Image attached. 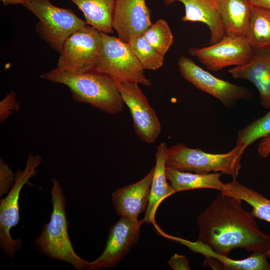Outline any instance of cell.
Instances as JSON below:
<instances>
[{
    "label": "cell",
    "instance_id": "obj_16",
    "mask_svg": "<svg viewBox=\"0 0 270 270\" xmlns=\"http://www.w3.org/2000/svg\"><path fill=\"white\" fill-rule=\"evenodd\" d=\"M176 2H180L184 6V14L182 18V21L202 22L208 27L210 34V45L219 42L226 35L216 0H164L166 6Z\"/></svg>",
    "mask_w": 270,
    "mask_h": 270
},
{
    "label": "cell",
    "instance_id": "obj_11",
    "mask_svg": "<svg viewBox=\"0 0 270 270\" xmlns=\"http://www.w3.org/2000/svg\"><path fill=\"white\" fill-rule=\"evenodd\" d=\"M116 80L122 101L130 110L135 132L142 140L154 142L162 131L161 124L138 84Z\"/></svg>",
    "mask_w": 270,
    "mask_h": 270
},
{
    "label": "cell",
    "instance_id": "obj_8",
    "mask_svg": "<svg viewBox=\"0 0 270 270\" xmlns=\"http://www.w3.org/2000/svg\"><path fill=\"white\" fill-rule=\"evenodd\" d=\"M178 64L185 80L218 99L226 108L232 107L238 100H249L253 97L250 88L214 76L184 56L180 58Z\"/></svg>",
    "mask_w": 270,
    "mask_h": 270
},
{
    "label": "cell",
    "instance_id": "obj_10",
    "mask_svg": "<svg viewBox=\"0 0 270 270\" xmlns=\"http://www.w3.org/2000/svg\"><path fill=\"white\" fill-rule=\"evenodd\" d=\"M253 50L246 36L226 34L215 44L202 48H192L188 52L208 70L215 72L228 66L246 64Z\"/></svg>",
    "mask_w": 270,
    "mask_h": 270
},
{
    "label": "cell",
    "instance_id": "obj_27",
    "mask_svg": "<svg viewBox=\"0 0 270 270\" xmlns=\"http://www.w3.org/2000/svg\"><path fill=\"white\" fill-rule=\"evenodd\" d=\"M16 178L10 166L2 160H0V196L7 193L13 186Z\"/></svg>",
    "mask_w": 270,
    "mask_h": 270
},
{
    "label": "cell",
    "instance_id": "obj_5",
    "mask_svg": "<svg viewBox=\"0 0 270 270\" xmlns=\"http://www.w3.org/2000/svg\"><path fill=\"white\" fill-rule=\"evenodd\" d=\"M22 6L38 19L36 30L40 37L60 53L68 38L87 24L72 10L56 6L49 0H29Z\"/></svg>",
    "mask_w": 270,
    "mask_h": 270
},
{
    "label": "cell",
    "instance_id": "obj_9",
    "mask_svg": "<svg viewBox=\"0 0 270 270\" xmlns=\"http://www.w3.org/2000/svg\"><path fill=\"white\" fill-rule=\"evenodd\" d=\"M100 32L86 24L66 40L57 68L73 72L94 70L102 48Z\"/></svg>",
    "mask_w": 270,
    "mask_h": 270
},
{
    "label": "cell",
    "instance_id": "obj_12",
    "mask_svg": "<svg viewBox=\"0 0 270 270\" xmlns=\"http://www.w3.org/2000/svg\"><path fill=\"white\" fill-rule=\"evenodd\" d=\"M144 220H134L126 216L120 219L110 230L104 250L88 270H98L116 266L138 242L140 226Z\"/></svg>",
    "mask_w": 270,
    "mask_h": 270
},
{
    "label": "cell",
    "instance_id": "obj_19",
    "mask_svg": "<svg viewBox=\"0 0 270 270\" xmlns=\"http://www.w3.org/2000/svg\"><path fill=\"white\" fill-rule=\"evenodd\" d=\"M222 173H192L166 168V175L175 192L200 188H210L220 192L224 186L220 179Z\"/></svg>",
    "mask_w": 270,
    "mask_h": 270
},
{
    "label": "cell",
    "instance_id": "obj_4",
    "mask_svg": "<svg viewBox=\"0 0 270 270\" xmlns=\"http://www.w3.org/2000/svg\"><path fill=\"white\" fill-rule=\"evenodd\" d=\"M245 150L236 145L228 152L211 154L179 143L168 148L166 166L184 172H221L236 178L242 168L241 160Z\"/></svg>",
    "mask_w": 270,
    "mask_h": 270
},
{
    "label": "cell",
    "instance_id": "obj_24",
    "mask_svg": "<svg viewBox=\"0 0 270 270\" xmlns=\"http://www.w3.org/2000/svg\"><path fill=\"white\" fill-rule=\"evenodd\" d=\"M142 35L155 50L164 56L174 42L171 30L167 22L162 19L152 24Z\"/></svg>",
    "mask_w": 270,
    "mask_h": 270
},
{
    "label": "cell",
    "instance_id": "obj_13",
    "mask_svg": "<svg viewBox=\"0 0 270 270\" xmlns=\"http://www.w3.org/2000/svg\"><path fill=\"white\" fill-rule=\"evenodd\" d=\"M152 24L151 12L146 0H116L112 28L121 40L128 44Z\"/></svg>",
    "mask_w": 270,
    "mask_h": 270
},
{
    "label": "cell",
    "instance_id": "obj_26",
    "mask_svg": "<svg viewBox=\"0 0 270 270\" xmlns=\"http://www.w3.org/2000/svg\"><path fill=\"white\" fill-rule=\"evenodd\" d=\"M20 109L16 99V92H10L0 102V122L2 124L8 118Z\"/></svg>",
    "mask_w": 270,
    "mask_h": 270
},
{
    "label": "cell",
    "instance_id": "obj_6",
    "mask_svg": "<svg viewBox=\"0 0 270 270\" xmlns=\"http://www.w3.org/2000/svg\"><path fill=\"white\" fill-rule=\"evenodd\" d=\"M102 48L94 69L115 80H124L151 86V81L128 44L118 38L100 32Z\"/></svg>",
    "mask_w": 270,
    "mask_h": 270
},
{
    "label": "cell",
    "instance_id": "obj_29",
    "mask_svg": "<svg viewBox=\"0 0 270 270\" xmlns=\"http://www.w3.org/2000/svg\"><path fill=\"white\" fill-rule=\"evenodd\" d=\"M258 152L260 156L266 158L270 154V134L261 139L258 146Z\"/></svg>",
    "mask_w": 270,
    "mask_h": 270
},
{
    "label": "cell",
    "instance_id": "obj_21",
    "mask_svg": "<svg viewBox=\"0 0 270 270\" xmlns=\"http://www.w3.org/2000/svg\"><path fill=\"white\" fill-rule=\"evenodd\" d=\"M220 192L244 201L252 206L254 217L270 222V199L260 192L242 184L236 178L224 184Z\"/></svg>",
    "mask_w": 270,
    "mask_h": 270
},
{
    "label": "cell",
    "instance_id": "obj_15",
    "mask_svg": "<svg viewBox=\"0 0 270 270\" xmlns=\"http://www.w3.org/2000/svg\"><path fill=\"white\" fill-rule=\"evenodd\" d=\"M154 172L152 168L140 180L112 193V202L118 214L138 220V216L146 208L148 203Z\"/></svg>",
    "mask_w": 270,
    "mask_h": 270
},
{
    "label": "cell",
    "instance_id": "obj_30",
    "mask_svg": "<svg viewBox=\"0 0 270 270\" xmlns=\"http://www.w3.org/2000/svg\"><path fill=\"white\" fill-rule=\"evenodd\" d=\"M251 4L268 8L270 10V0H249Z\"/></svg>",
    "mask_w": 270,
    "mask_h": 270
},
{
    "label": "cell",
    "instance_id": "obj_1",
    "mask_svg": "<svg viewBox=\"0 0 270 270\" xmlns=\"http://www.w3.org/2000/svg\"><path fill=\"white\" fill-rule=\"evenodd\" d=\"M255 218L242 200L220 192L196 218V241L224 256L238 248L267 254L270 236L259 228Z\"/></svg>",
    "mask_w": 270,
    "mask_h": 270
},
{
    "label": "cell",
    "instance_id": "obj_23",
    "mask_svg": "<svg viewBox=\"0 0 270 270\" xmlns=\"http://www.w3.org/2000/svg\"><path fill=\"white\" fill-rule=\"evenodd\" d=\"M128 44L144 70H156L163 66L164 56L157 52L142 34L133 38Z\"/></svg>",
    "mask_w": 270,
    "mask_h": 270
},
{
    "label": "cell",
    "instance_id": "obj_17",
    "mask_svg": "<svg viewBox=\"0 0 270 270\" xmlns=\"http://www.w3.org/2000/svg\"><path fill=\"white\" fill-rule=\"evenodd\" d=\"M168 148L165 142H161L157 147L156 165L152 182L150 199L143 220L148 224H155L156 211L161 202L176 192L166 175V161Z\"/></svg>",
    "mask_w": 270,
    "mask_h": 270
},
{
    "label": "cell",
    "instance_id": "obj_20",
    "mask_svg": "<svg viewBox=\"0 0 270 270\" xmlns=\"http://www.w3.org/2000/svg\"><path fill=\"white\" fill-rule=\"evenodd\" d=\"M83 13L86 22L100 32H114L112 19L116 0H70Z\"/></svg>",
    "mask_w": 270,
    "mask_h": 270
},
{
    "label": "cell",
    "instance_id": "obj_28",
    "mask_svg": "<svg viewBox=\"0 0 270 270\" xmlns=\"http://www.w3.org/2000/svg\"><path fill=\"white\" fill-rule=\"evenodd\" d=\"M170 266L174 270H189L188 260L184 256L175 254L168 262Z\"/></svg>",
    "mask_w": 270,
    "mask_h": 270
},
{
    "label": "cell",
    "instance_id": "obj_7",
    "mask_svg": "<svg viewBox=\"0 0 270 270\" xmlns=\"http://www.w3.org/2000/svg\"><path fill=\"white\" fill-rule=\"evenodd\" d=\"M42 162L38 154H28L26 165L22 170L16 174L14 183L8 196L1 200L0 205V243L2 248L9 256H12L22 246L20 238L13 239L10 234V229L18 224L20 220L18 200L24 186L37 172L36 168Z\"/></svg>",
    "mask_w": 270,
    "mask_h": 270
},
{
    "label": "cell",
    "instance_id": "obj_18",
    "mask_svg": "<svg viewBox=\"0 0 270 270\" xmlns=\"http://www.w3.org/2000/svg\"><path fill=\"white\" fill-rule=\"evenodd\" d=\"M226 35L246 36L252 4L249 0H216Z\"/></svg>",
    "mask_w": 270,
    "mask_h": 270
},
{
    "label": "cell",
    "instance_id": "obj_32",
    "mask_svg": "<svg viewBox=\"0 0 270 270\" xmlns=\"http://www.w3.org/2000/svg\"><path fill=\"white\" fill-rule=\"evenodd\" d=\"M267 256H270V248H269V250H268V252H267Z\"/></svg>",
    "mask_w": 270,
    "mask_h": 270
},
{
    "label": "cell",
    "instance_id": "obj_25",
    "mask_svg": "<svg viewBox=\"0 0 270 270\" xmlns=\"http://www.w3.org/2000/svg\"><path fill=\"white\" fill-rule=\"evenodd\" d=\"M270 134V108L264 116L254 120L238 133L236 145L246 149L254 142Z\"/></svg>",
    "mask_w": 270,
    "mask_h": 270
},
{
    "label": "cell",
    "instance_id": "obj_2",
    "mask_svg": "<svg viewBox=\"0 0 270 270\" xmlns=\"http://www.w3.org/2000/svg\"><path fill=\"white\" fill-rule=\"evenodd\" d=\"M40 78L66 86L72 100L78 103L88 104L111 115L123 110L124 102L116 80L106 74L96 70L73 72L56 68Z\"/></svg>",
    "mask_w": 270,
    "mask_h": 270
},
{
    "label": "cell",
    "instance_id": "obj_14",
    "mask_svg": "<svg viewBox=\"0 0 270 270\" xmlns=\"http://www.w3.org/2000/svg\"><path fill=\"white\" fill-rule=\"evenodd\" d=\"M228 72L234 78L246 80L253 84L262 106L270 108V46L254 48L248 62L230 69Z\"/></svg>",
    "mask_w": 270,
    "mask_h": 270
},
{
    "label": "cell",
    "instance_id": "obj_3",
    "mask_svg": "<svg viewBox=\"0 0 270 270\" xmlns=\"http://www.w3.org/2000/svg\"><path fill=\"white\" fill-rule=\"evenodd\" d=\"M50 190L52 210L50 222L46 224L39 236L34 240L42 253L53 258L67 262L77 270H88L90 262L78 255L68 234V222L66 198L59 182L52 179Z\"/></svg>",
    "mask_w": 270,
    "mask_h": 270
},
{
    "label": "cell",
    "instance_id": "obj_31",
    "mask_svg": "<svg viewBox=\"0 0 270 270\" xmlns=\"http://www.w3.org/2000/svg\"><path fill=\"white\" fill-rule=\"evenodd\" d=\"M4 6L18 4H23L29 0H0Z\"/></svg>",
    "mask_w": 270,
    "mask_h": 270
},
{
    "label": "cell",
    "instance_id": "obj_22",
    "mask_svg": "<svg viewBox=\"0 0 270 270\" xmlns=\"http://www.w3.org/2000/svg\"><path fill=\"white\" fill-rule=\"evenodd\" d=\"M246 37L253 48L270 46V10L252 6Z\"/></svg>",
    "mask_w": 270,
    "mask_h": 270
}]
</instances>
